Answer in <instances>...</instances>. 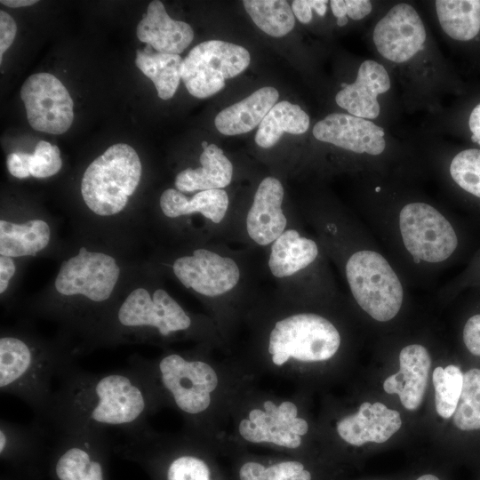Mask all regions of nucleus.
I'll return each mask as SVG.
<instances>
[{"label": "nucleus", "instance_id": "obj_13", "mask_svg": "<svg viewBox=\"0 0 480 480\" xmlns=\"http://www.w3.org/2000/svg\"><path fill=\"white\" fill-rule=\"evenodd\" d=\"M172 271L187 289L207 297L231 291L240 278L239 268L234 260L203 248L195 250L192 255L176 259Z\"/></svg>", "mask_w": 480, "mask_h": 480}, {"label": "nucleus", "instance_id": "obj_45", "mask_svg": "<svg viewBox=\"0 0 480 480\" xmlns=\"http://www.w3.org/2000/svg\"><path fill=\"white\" fill-rule=\"evenodd\" d=\"M268 414L260 409H253L249 412V420L258 428L268 430Z\"/></svg>", "mask_w": 480, "mask_h": 480}, {"label": "nucleus", "instance_id": "obj_53", "mask_svg": "<svg viewBox=\"0 0 480 480\" xmlns=\"http://www.w3.org/2000/svg\"><path fill=\"white\" fill-rule=\"evenodd\" d=\"M348 23V17H342L337 19V25L340 27H343Z\"/></svg>", "mask_w": 480, "mask_h": 480}, {"label": "nucleus", "instance_id": "obj_29", "mask_svg": "<svg viewBox=\"0 0 480 480\" xmlns=\"http://www.w3.org/2000/svg\"><path fill=\"white\" fill-rule=\"evenodd\" d=\"M243 4L257 27L271 36L282 37L295 25V16L287 1L244 0Z\"/></svg>", "mask_w": 480, "mask_h": 480}, {"label": "nucleus", "instance_id": "obj_27", "mask_svg": "<svg viewBox=\"0 0 480 480\" xmlns=\"http://www.w3.org/2000/svg\"><path fill=\"white\" fill-rule=\"evenodd\" d=\"M182 59L178 54L154 52L147 45L143 51H137V68L154 84L158 97L162 100L172 98L181 78Z\"/></svg>", "mask_w": 480, "mask_h": 480}, {"label": "nucleus", "instance_id": "obj_33", "mask_svg": "<svg viewBox=\"0 0 480 480\" xmlns=\"http://www.w3.org/2000/svg\"><path fill=\"white\" fill-rule=\"evenodd\" d=\"M28 165L30 176L43 179L55 175L62 166L60 151L56 145L40 140L32 154H28Z\"/></svg>", "mask_w": 480, "mask_h": 480}, {"label": "nucleus", "instance_id": "obj_47", "mask_svg": "<svg viewBox=\"0 0 480 480\" xmlns=\"http://www.w3.org/2000/svg\"><path fill=\"white\" fill-rule=\"evenodd\" d=\"M36 3H37V1H34V0H2L1 1L2 4L8 7H12V8L29 6Z\"/></svg>", "mask_w": 480, "mask_h": 480}, {"label": "nucleus", "instance_id": "obj_16", "mask_svg": "<svg viewBox=\"0 0 480 480\" xmlns=\"http://www.w3.org/2000/svg\"><path fill=\"white\" fill-rule=\"evenodd\" d=\"M398 358L400 369L384 380L383 388L388 394L398 395L403 406L413 411L424 398L431 356L424 345L411 343L402 348Z\"/></svg>", "mask_w": 480, "mask_h": 480}, {"label": "nucleus", "instance_id": "obj_26", "mask_svg": "<svg viewBox=\"0 0 480 480\" xmlns=\"http://www.w3.org/2000/svg\"><path fill=\"white\" fill-rule=\"evenodd\" d=\"M309 124L308 115L299 105L283 100L274 105L263 118L254 140L259 147L269 148L278 142L284 132H306Z\"/></svg>", "mask_w": 480, "mask_h": 480}, {"label": "nucleus", "instance_id": "obj_48", "mask_svg": "<svg viewBox=\"0 0 480 480\" xmlns=\"http://www.w3.org/2000/svg\"><path fill=\"white\" fill-rule=\"evenodd\" d=\"M264 409L266 413L273 418H277L278 416V407L270 400H268L264 403Z\"/></svg>", "mask_w": 480, "mask_h": 480}, {"label": "nucleus", "instance_id": "obj_25", "mask_svg": "<svg viewBox=\"0 0 480 480\" xmlns=\"http://www.w3.org/2000/svg\"><path fill=\"white\" fill-rule=\"evenodd\" d=\"M446 174L466 201L468 217L480 225V149L467 148L448 163Z\"/></svg>", "mask_w": 480, "mask_h": 480}, {"label": "nucleus", "instance_id": "obj_28", "mask_svg": "<svg viewBox=\"0 0 480 480\" xmlns=\"http://www.w3.org/2000/svg\"><path fill=\"white\" fill-rule=\"evenodd\" d=\"M436 15L442 29L456 41L467 42L480 31V0H437Z\"/></svg>", "mask_w": 480, "mask_h": 480}, {"label": "nucleus", "instance_id": "obj_42", "mask_svg": "<svg viewBox=\"0 0 480 480\" xmlns=\"http://www.w3.org/2000/svg\"><path fill=\"white\" fill-rule=\"evenodd\" d=\"M16 272V265L11 257L0 255V293L3 295L9 287Z\"/></svg>", "mask_w": 480, "mask_h": 480}, {"label": "nucleus", "instance_id": "obj_22", "mask_svg": "<svg viewBox=\"0 0 480 480\" xmlns=\"http://www.w3.org/2000/svg\"><path fill=\"white\" fill-rule=\"evenodd\" d=\"M200 163V167L187 168L177 174L174 181L177 190L182 193L220 189L231 182L233 165L215 144H209L203 150Z\"/></svg>", "mask_w": 480, "mask_h": 480}, {"label": "nucleus", "instance_id": "obj_18", "mask_svg": "<svg viewBox=\"0 0 480 480\" xmlns=\"http://www.w3.org/2000/svg\"><path fill=\"white\" fill-rule=\"evenodd\" d=\"M402 426L400 413L376 402L363 403L358 411L337 423L339 436L347 443L360 446L368 442L384 443Z\"/></svg>", "mask_w": 480, "mask_h": 480}, {"label": "nucleus", "instance_id": "obj_6", "mask_svg": "<svg viewBox=\"0 0 480 480\" xmlns=\"http://www.w3.org/2000/svg\"><path fill=\"white\" fill-rule=\"evenodd\" d=\"M191 325V317L165 290L137 287L84 332V348L168 338Z\"/></svg>", "mask_w": 480, "mask_h": 480}, {"label": "nucleus", "instance_id": "obj_12", "mask_svg": "<svg viewBox=\"0 0 480 480\" xmlns=\"http://www.w3.org/2000/svg\"><path fill=\"white\" fill-rule=\"evenodd\" d=\"M427 33L417 11L409 4L394 5L376 24L372 40L386 60L404 63L422 50Z\"/></svg>", "mask_w": 480, "mask_h": 480}, {"label": "nucleus", "instance_id": "obj_51", "mask_svg": "<svg viewBox=\"0 0 480 480\" xmlns=\"http://www.w3.org/2000/svg\"><path fill=\"white\" fill-rule=\"evenodd\" d=\"M289 480H311V474L308 470L304 469L300 473L290 477Z\"/></svg>", "mask_w": 480, "mask_h": 480}, {"label": "nucleus", "instance_id": "obj_41", "mask_svg": "<svg viewBox=\"0 0 480 480\" xmlns=\"http://www.w3.org/2000/svg\"><path fill=\"white\" fill-rule=\"evenodd\" d=\"M269 443L288 448H297L301 444L300 436L293 434L289 430L272 428L268 430Z\"/></svg>", "mask_w": 480, "mask_h": 480}, {"label": "nucleus", "instance_id": "obj_7", "mask_svg": "<svg viewBox=\"0 0 480 480\" xmlns=\"http://www.w3.org/2000/svg\"><path fill=\"white\" fill-rule=\"evenodd\" d=\"M141 172L140 159L132 146H110L84 172L80 190L85 205L100 217L120 213L137 189Z\"/></svg>", "mask_w": 480, "mask_h": 480}, {"label": "nucleus", "instance_id": "obj_32", "mask_svg": "<svg viewBox=\"0 0 480 480\" xmlns=\"http://www.w3.org/2000/svg\"><path fill=\"white\" fill-rule=\"evenodd\" d=\"M455 297L461 299L466 308L460 330L461 344L468 355L480 360V283L463 288Z\"/></svg>", "mask_w": 480, "mask_h": 480}, {"label": "nucleus", "instance_id": "obj_40", "mask_svg": "<svg viewBox=\"0 0 480 480\" xmlns=\"http://www.w3.org/2000/svg\"><path fill=\"white\" fill-rule=\"evenodd\" d=\"M238 430L241 436L248 442H269L268 431L256 427L249 419L240 421Z\"/></svg>", "mask_w": 480, "mask_h": 480}, {"label": "nucleus", "instance_id": "obj_4", "mask_svg": "<svg viewBox=\"0 0 480 480\" xmlns=\"http://www.w3.org/2000/svg\"><path fill=\"white\" fill-rule=\"evenodd\" d=\"M76 365L65 342H50L29 333L4 331L0 337L1 393L16 396L40 420L51 403L53 381Z\"/></svg>", "mask_w": 480, "mask_h": 480}, {"label": "nucleus", "instance_id": "obj_37", "mask_svg": "<svg viewBox=\"0 0 480 480\" xmlns=\"http://www.w3.org/2000/svg\"><path fill=\"white\" fill-rule=\"evenodd\" d=\"M294 16L301 23L307 24L312 20V9L320 16H324L327 11L325 0H295L292 2Z\"/></svg>", "mask_w": 480, "mask_h": 480}, {"label": "nucleus", "instance_id": "obj_46", "mask_svg": "<svg viewBox=\"0 0 480 480\" xmlns=\"http://www.w3.org/2000/svg\"><path fill=\"white\" fill-rule=\"evenodd\" d=\"M288 430L293 434L303 436L307 434L308 425L304 419L296 417L289 423Z\"/></svg>", "mask_w": 480, "mask_h": 480}, {"label": "nucleus", "instance_id": "obj_30", "mask_svg": "<svg viewBox=\"0 0 480 480\" xmlns=\"http://www.w3.org/2000/svg\"><path fill=\"white\" fill-rule=\"evenodd\" d=\"M452 423L460 432L480 433V367L474 366L464 372Z\"/></svg>", "mask_w": 480, "mask_h": 480}, {"label": "nucleus", "instance_id": "obj_5", "mask_svg": "<svg viewBox=\"0 0 480 480\" xmlns=\"http://www.w3.org/2000/svg\"><path fill=\"white\" fill-rule=\"evenodd\" d=\"M120 274L112 255L81 247L60 264L54 289L61 301L44 315L84 333L111 308L108 303Z\"/></svg>", "mask_w": 480, "mask_h": 480}, {"label": "nucleus", "instance_id": "obj_38", "mask_svg": "<svg viewBox=\"0 0 480 480\" xmlns=\"http://www.w3.org/2000/svg\"><path fill=\"white\" fill-rule=\"evenodd\" d=\"M17 33L13 18L4 11L0 12V62L5 51L12 45Z\"/></svg>", "mask_w": 480, "mask_h": 480}, {"label": "nucleus", "instance_id": "obj_9", "mask_svg": "<svg viewBox=\"0 0 480 480\" xmlns=\"http://www.w3.org/2000/svg\"><path fill=\"white\" fill-rule=\"evenodd\" d=\"M340 344V333L329 319L316 313H300L275 324L268 352H284L302 362H318L332 358Z\"/></svg>", "mask_w": 480, "mask_h": 480}, {"label": "nucleus", "instance_id": "obj_24", "mask_svg": "<svg viewBox=\"0 0 480 480\" xmlns=\"http://www.w3.org/2000/svg\"><path fill=\"white\" fill-rule=\"evenodd\" d=\"M160 207L168 218L199 212L213 223H220L226 215L228 196L223 189H210L200 191L188 199L180 191L167 188L160 196Z\"/></svg>", "mask_w": 480, "mask_h": 480}, {"label": "nucleus", "instance_id": "obj_23", "mask_svg": "<svg viewBox=\"0 0 480 480\" xmlns=\"http://www.w3.org/2000/svg\"><path fill=\"white\" fill-rule=\"evenodd\" d=\"M52 237L50 225L42 219L17 223L0 220V255L20 258L33 256L44 250Z\"/></svg>", "mask_w": 480, "mask_h": 480}, {"label": "nucleus", "instance_id": "obj_14", "mask_svg": "<svg viewBox=\"0 0 480 480\" xmlns=\"http://www.w3.org/2000/svg\"><path fill=\"white\" fill-rule=\"evenodd\" d=\"M312 132L317 140L356 155L378 157L386 150L384 129L350 114L332 113L318 121Z\"/></svg>", "mask_w": 480, "mask_h": 480}, {"label": "nucleus", "instance_id": "obj_2", "mask_svg": "<svg viewBox=\"0 0 480 480\" xmlns=\"http://www.w3.org/2000/svg\"><path fill=\"white\" fill-rule=\"evenodd\" d=\"M56 382L46 412L33 420L49 436L109 428L128 431L146 424L155 405L150 383L130 364L107 372L84 371L76 364Z\"/></svg>", "mask_w": 480, "mask_h": 480}, {"label": "nucleus", "instance_id": "obj_8", "mask_svg": "<svg viewBox=\"0 0 480 480\" xmlns=\"http://www.w3.org/2000/svg\"><path fill=\"white\" fill-rule=\"evenodd\" d=\"M250 61L249 52L241 45L221 40L204 41L183 59L181 79L192 96L207 98L220 92L226 79L246 69Z\"/></svg>", "mask_w": 480, "mask_h": 480}, {"label": "nucleus", "instance_id": "obj_39", "mask_svg": "<svg viewBox=\"0 0 480 480\" xmlns=\"http://www.w3.org/2000/svg\"><path fill=\"white\" fill-rule=\"evenodd\" d=\"M28 159V153L14 152L9 154L6 158V165L11 175L18 179L29 177Z\"/></svg>", "mask_w": 480, "mask_h": 480}, {"label": "nucleus", "instance_id": "obj_11", "mask_svg": "<svg viewBox=\"0 0 480 480\" xmlns=\"http://www.w3.org/2000/svg\"><path fill=\"white\" fill-rule=\"evenodd\" d=\"M108 431L52 436L55 441L54 474L58 480H104L103 462Z\"/></svg>", "mask_w": 480, "mask_h": 480}, {"label": "nucleus", "instance_id": "obj_49", "mask_svg": "<svg viewBox=\"0 0 480 480\" xmlns=\"http://www.w3.org/2000/svg\"><path fill=\"white\" fill-rule=\"evenodd\" d=\"M289 356L284 352H278L272 355V361L276 365H283L289 359Z\"/></svg>", "mask_w": 480, "mask_h": 480}, {"label": "nucleus", "instance_id": "obj_1", "mask_svg": "<svg viewBox=\"0 0 480 480\" xmlns=\"http://www.w3.org/2000/svg\"><path fill=\"white\" fill-rule=\"evenodd\" d=\"M361 220L412 287H427L480 247V225L425 198L376 184L367 192Z\"/></svg>", "mask_w": 480, "mask_h": 480}, {"label": "nucleus", "instance_id": "obj_35", "mask_svg": "<svg viewBox=\"0 0 480 480\" xmlns=\"http://www.w3.org/2000/svg\"><path fill=\"white\" fill-rule=\"evenodd\" d=\"M476 283H480V247L463 269L440 291L444 296L452 298L463 288Z\"/></svg>", "mask_w": 480, "mask_h": 480}, {"label": "nucleus", "instance_id": "obj_44", "mask_svg": "<svg viewBox=\"0 0 480 480\" xmlns=\"http://www.w3.org/2000/svg\"><path fill=\"white\" fill-rule=\"evenodd\" d=\"M278 407L277 420L281 422L289 423L297 417L298 409L296 405L289 401L283 402Z\"/></svg>", "mask_w": 480, "mask_h": 480}, {"label": "nucleus", "instance_id": "obj_10", "mask_svg": "<svg viewBox=\"0 0 480 480\" xmlns=\"http://www.w3.org/2000/svg\"><path fill=\"white\" fill-rule=\"evenodd\" d=\"M27 118L38 132L62 134L74 119V102L64 84L50 73L29 76L20 89Z\"/></svg>", "mask_w": 480, "mask_h": 480}, {"label": "nucleus", "instance_id": "obj_36", "mask_svg": "<svg viewBox=\"0 0 480 480\" xmlns=\"http://www.w3.org/2000/svg\"><path fill=\"white\" fill-rule=\"evenodd\" d=\"M330 5L337 19L348 17L354 20L364 19L372 9V3L368 0H332Z\"/></svg>", "mask_w": 480, "mask_h": 480}, {"label": "nucleus", "instance_id": "obj_17", "mask_svg": "<svg viewBox=\"0 0 480 480\" xmlns=\"http://www.w3.org/2000/svg\"><path fill=\"white\" fill-rule=\"evenodd\" d=\"M283 199L284 188L277 179L267 177L260 181L246 216L247 233L256 244L268 245L284 231Z\"/></svg>", "mask_w": 480, "mask_h": 480}, {"label": "nucleus", "instance_id": "obj_19", "mask_svg": "<svg viewBox=\"0 0 480 480\" xmlns=\"http://www.w3.org/2000/svg\"><path fill=\"white\" fill-rule=\"evenodd\" d=\"M136 35L140 42L156 52L178 55L194 38L191 26L172 19L158 0L148 5L146 14L137 25Z\"/></svg>", "mask_w": 480, "mask_h": 480}, {"label": "nucleus", "instance_id": "obj_52", "mask_svg": "<svg viewBox=\"0 0 480 480\" xmlns=\"http://www.w3.org/2000/svg\"><path fill=\"white\" fill-rule=\"evenodd\" d=\"M416 480H440L437 476H434V475H423L421 476H420L419 478H417Z\"/></svg>", "mask_w": 480, "mask_h": 480}, {"label": "nucleus", "instance_id": "obj_43", "mask_svg": "<svg viewBox=\"0 0 480 480\" xmlns=\"http://www.w3.org/2000/svg\"><path fill=\"white\" fill-rule=\"evenodd\" d=\"M472 141L480 146V102L472 109L468 117Z\"/></svg>", "mask_w": 480, "mask_h": 480}, {"label": "nucleus", "instance_id": "obj_34", "mask_svg": "<svg viewBox=\"0 0 480 480\" xmlns=\"http://www.w3.org/2000/svg\"><path fill=\"white\" fill-rule=\"evenodd\" d=\"M166 480H210V469L204 460L182 454L169 464Z\"/></svg>", "mask_w": 480, "mask_h": 480}, {"label": "nucleus", "instance_id": "obj_50", "mask_svg": "<svg viewBox=\"0 0 480 480\" xmlns=\"http://www.w3.org/2000/svg\"><path fill=\"white\" fill-rule=\"evenodd\" d=\"M239 478L240 480H255L251 473L249 472L248 468L245 467V465L244 464L240 470H239Z\"/></svg>", "mask_w": 480, "mask_h": 480}, {"label": "nucleus", "instance_id": "obj_54", "mask_svg": "<svg viewBox=\"0 0 480 480\" xmlns=\"http://www.w3.org/2000/svg\"><path fill=\"white\" fill-rule=\"evenodd\" d=\"M208 143L206 141H203L202 142V147H203V149L206 148L208 147Z\"/></svg>", "mask_w": 480, "mask_h": 480}, {"label": "nucleus", "instance_id": "obj_3", "mask_svg": "<svg viewBox=\"0 0 480 480\" xmlns=\"http://www.w3.org/2000/svg\"><path fill=\"white\" fill-rule=\"evenodd\" d=\"M323 224L341 260L350 295L359 309L379 324L404 311L411 287L366 225L354 217H334Z\"/></svg>", "mask_w": 480, "mask_h": 480}, {"label": "nucleus", "instance_id": "obj_21", "mask_svg": "<svg viewBox=\"0 0 480 480\" xmlns=\"http://www.w3.org/2000/svg\"><path fill=\"white\" fill-rule=\"evenodd\" d=\"M319 256L315 240L300 236L296 229H287L273 242L268 267L274 276L283 278L310 268Z\"/></svg>", "mask_w": 480, "mask_h": 480}, {"label": "nucleus", "instance_id": "obj_20", "mask_svg": "<svg viewBox=\"0 0 480 480\" xmlns=\"http://www.w3.org/2000/svg\"><path fill=\"white\" fill-rule=\"evenodd\" d=\"M278 98L279 92L276 88H260L241 101L221 110L215 117V127L220 133L228 136L248 132L260 125Z\"/></svg>", "mask_w": 480, "mask_h": 480}, {"label": "nucleus", "instance_id": "obj_31", "mask_svg": "<svg viewBox=\"0 0 480 480\" xmlns=\"http://www.w3.org/2000/svg\"><path fill=\"white\" fill-rule=\"evenodd\" d=\"M463 376L464 372L457 364H449L444 368L437 366L433 372L436 410L444 419L452 418L456 410L462 390Z\"/></svg>", "mask_w": 480, "mask_h": 480}, {"label": "nucleus", "instance_id": "obj_15", "mask_svg": "<svg viewBox=\"0 0 480 480\" xmlns=\"http://www.w3.org/2000/svg\"><path fill=\"white\" fill-rule=\"evenodd\" d=\"M341 86L335 96L337 105L352 116L370 120L379 116L380 106L378 96L387 92L391 84L382 65L366 60L359 66L354 83L342 84Z\"/></svg>", "mask_w": 480, "mask_h": 480}]
</instances>
